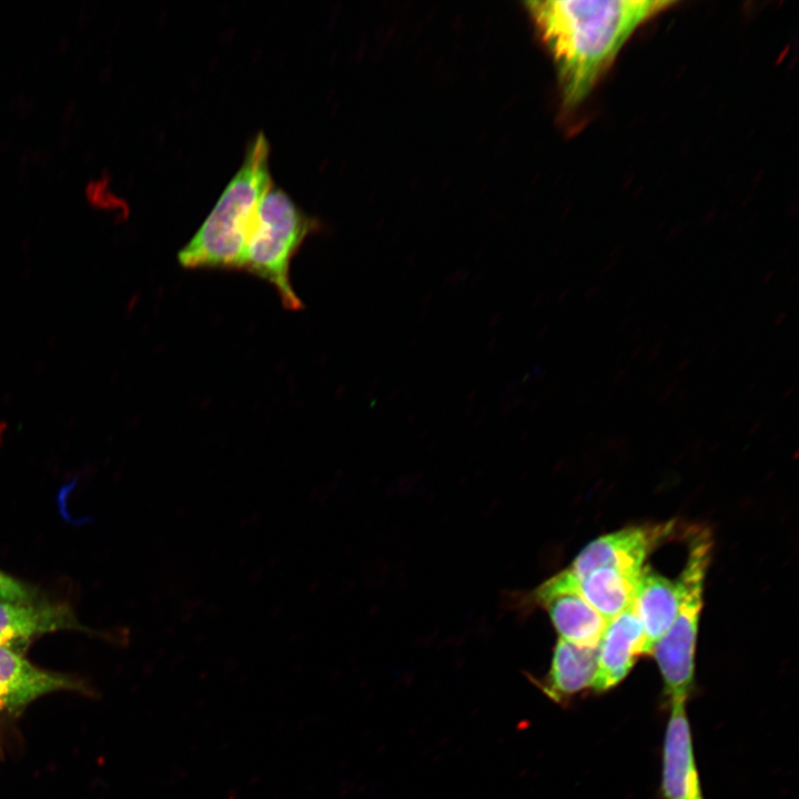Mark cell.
<instances>
[{"mask_svg": "<svg viewBox=\"0 0 799 799\" xmlns=\"http://www.w3.org/2000/svg\"><path fill=\"white\" fill-rule=\"evenodd\" d=\"M676 4L668 0H550L525 3L557 74L562 105L578 108L631 34Z\"/></svg>", "mask_w": 799, "mask_h": 799, "instance_id": "obj_1", "label": "cell"}, {"mask_svg": "<svg viewBox=\"0 0 799 799\" xmlns=\"http://www.w3.org/2000/svg\"><path fill=\"white\" fill-rule=\"evenodd\" d=\"M269 154V142L260 132L250 141L241 168L209 216L179 252L183 267L242 270L259 204L273 184Z\"/></svg>", "mask_w": 799, "mask_h": 799, "instance_id": "obj_2", "label": "cell"}, {"mask_svg": "<svg viewBox=\"0 0 799 799\" xmlns=\"http://www.w3.org/2000/svg\"><path fill=\"white\" fill-rule=\"evenodd\" d=\"M314 229L315 222L282 189L273 184L269 188L257 208L242 270L272 284L287 310L302 309L291 284L290 265Z\"/></svg>", "mask_w": 799, "mask_h": 799, "instance_id": "obj_3", "label": "cell"}, {"mask_svg": "<svg viewBox=\"0 0 799 799\" xmlns=\"http://www.w3.org/2000/svg\"><path fill=\"white\" fill-rule=\"evenodd\" d=\"M712 542L707 529L695 532L688 543L684 568L676 580L678 608L668 631L655 645V657L670 700H686L694 684L695 649L702 608L704 581Z\"/></svg>", "mask_w": 799, "mask_h": 799, "instance_id": "obj_4", "label": "cell"}, {"mask_svg": "<svg viewBox=\"0 0 799 799\" xmlns=\"http://www.w3.org/2000/svg\"><path fill=\"white\" fill-rule=\"evenodd\" d=\"M669 526H630L589 543L564 570L574 579L600 567L640 573L649 550Z\"/></svg>", "mask_w": 799, "mask_h": 799, "instance_id": "obj_5", "label": "cell"}, {"mask_svg": "<svg viewBox=\"0 0 799 799\" xmlns=\"http://www.w3.org/2000/svg\"><path fill=\"white\" fill-rule=\"evenodd\" d=\"M520 606L543 607L559 637L579 647L597 648L608 624L575 590L540 591L533 589L520 596Z\"/></svg>", "mask_w": 799, "mask_h": 799, "instance_id": "obj_6", "label": "cell"}, {"mask_svg": "<svg viewBox=\"0 0 799 799\" xmlns=\"http://www.w3.org/2000/svg\"><path fill=\"white\" fill-rule=\"evenodd\" d=\"M640 573L600 567L574 579L564 569L537 587L542 591L575 590L607 620L633 604Z\"/></svg>", "mask_w": 799, "mask_h": 799, "instance_id": "obj_7", "label": "cell"}, {"mask_svg": "<svg viewBox=\"0 0 799 799\" xmlns=\"http://www.w3.org/2000/svg\"><path fill=\"white\" fill-rule=\"evenodd\" d=\"M81 629L70 606L34 600L0 601V647L19 653L33 639L57 630Z\"/></svg>", "mask_w": 799, "mask_h": 799, "instance_id": "obj_8", "label": "cell"}, {"mask_svg": "<svg viewBox=\"0 0 799 799\" xmlns=\"http://www.w3.org/2000/svg\"><path fill=\"white\" fill-rule=\"evenodd\" d=\"M644 633L630 606L610 619L598 645L596 672L591 688L606 691L620 682L641 655Z\"/></svg>", "mask_w": 799, "mask_h": 799, "instance_id": "obj_9", "label": "cell"}, {"mask_svg": "<svg viewBox=\"0 0 799 799\" xmlns=\"http://www.w3.org/2000/svg\"><path fill=\"white\" fill-rule=\"evenodd\" d=\"M685 701L671 700L664 746L665 799H702Z\"/></svg>", "mask_w": 799, "mask_h": 799, "instance_id": "obj_10", "label": "cell"}, {"mask_svg": "<svg viewBox=\"0 0 799 799\" xmlns=\"http://www.w3.org/2000/svg\"><path fill=\"white\" fill-rule=\"evenodd\" d=\"M74 686L69 677L40 669L20 653L0 647V712H17L48 692Z\"/></svg>", "mask_w": 799, "mask_h": 799, "instance_id": "obj_11", "label": "cell"}, {"mask_svg": "<svg viewBox=\"0 0 799 799\" xmlns=\"http://www.w3.org/2000/svg\"><path fill=\"white\" fill-rule=\"evenodd\" d=\"M631 607L644 633L641 655H651L655 645L670 628L678 608L676 581L644 566Z\"/></svg>", "mask_w": 799, "mask_h": 799, "instance_id": "obj_12", "label": "cell"}, {"mask_svg": "<svg viewBox=\"0 0 799 799\" xmlns=\"http://www.w3.org/2000/svg\"><path fill=\"white\" fill-rule=\"evenodd\" d=\"M597 648L579 647L558 638L553 653L550 669L540 689L557 702L591 686L597 666Z\"/></svg>", "mask_w": 799, "mask_h": 799, "instance_id": "obj_13", "label": "cell"}, {"mask_svg": "<svg viewBox=\"0 0 799 799\" xmlns=\"http://www.w3.org/2000/svg\"><path fill=\"white\" fill-rule=\"evenodd\" d=\"M38 599L32 587L0 570V601L28 603Z\"/></svg>", "mask_w": 799, "mask_h": 799, "instance_id": "obj_14", "label": "cell"}, {"mask_svg": "<svg viewBox=\"0 0 799 799\" xmlns=\"http://www.w3.org/2000/svg\"><path fill=\"white\" fill-rule=\"evenodd\" d=\"M659 350H660V343H657L656 345H654L653 350L650 351V355L648 357V363L651 364L657 358Z\"/></svg>", "mask_w": 799, "mask_h": 799, "instance_id": "obj_15", "label": "cell"}, {"mask_svg": "<svg viewBox=\"0 0 799 799\" xmlns=\"http://www.w3.org/2000/svg\"><path fill=\"white\" fill-rule=\"evenodd\" d=\"M677 384H678V383H677V381H676L675 383H671V384L669 385L668 390H667V391L665 392V394L661 396V400H663V401H666L667 398L670 397V395H671V393L674 392V390L676 388Z\"/></svg>", "mask_w": 799, "mask_h": 799, "instance_id": "obj_16", "label": "cell"}, {"mask_svg": "<svg viewBox=\"0 0 799 799\" xmlns=\"http://www.w3.org/2000/svg\"><path fill=\"white\" fill-rule=\"evenodd\" d=\"M628 370H629V367L626 366V367H624L623 370H620L619 372H617V374L614 376L613 381H614L615 383L618 382L620 378H623V377L626 375V373L628 372Z\"/></svg>", "mask_w": 799, "mask_h": 799, "instance_id": "obj_17", "label": "cell"}, {"mask_svg": "<svg viewBox=\"0 0 799 799\" xmlns=\"http://www.w3.org/2000/svg\"><path fill=\"white\" fill-rule=\"evenodd\" d=\"M785 318H786V313L785 312L779 313L775 320V324L780 325Z\"/></svg>", "mask_w": 799, "mask_h": 799, "instance_id": "obj_18", "label": "cell"}, {"mask_svg": "<svg viewBox=\"0 0 799 799\" xmlns=\"http://www.w3.org/2000/svg\"><path fill=\"white\" fill-rule=\"evenodd\" d=\"M689 362H690L689 358L684 360L682 362H680V364L678 365L677 370H678L679 372L682 371V370H685V368L688 366Z\"/></svg>", "mask_w": 799, "mask_h": 799, "instance_id": "obj_19", "label": "cell"}, {"mask_svg": "<svg viewBox=\"0 0 799 799\" xmlns=\"http://www.w3.org/2000/svg\"><path fill=\"white\" fill-rule=\"evenodd\" d=\"M692 341H694L692 337H687V338L681 343V345H680L681 348L688 347L689 344L692 343Z\"/></svg>", "mask_w": 799, "mask_h": 799, "instance_id": "obj_20", "label": "cell"}, {"mask_svg": "<svg viewBox=\"0 0 799 799\" xmlns=\"http://www.w3.org/2000/svg\"><path fill=\"white\" fill-rule=\"evenodd\" d=\"M792 393H793V387H790V388L786 390L785 394L781 395V398L787 400L789 397V395H791Z\"/></svg>", "mask_w": 799, "mask_h": 799, "instance_id": "obj_21", "label": "cell"}, {"mask_svg": "<svg viewBox=\"0 0 799 799\" xmlns=\"http://www.w3.org/2000/svg\"><path fill=\"white\" fill-rule=\"evenodd\" d=\"M772 274H773V272L768 273L766 276H763L762 283L767 284L772 279V276H773Z\"/></svg>", "mask_w": 799, "mask_h": 799, "instance_id": "obj_22", "label": "cell"}, {"mask_svg": "<svg viewBox=\"0 0 799 799\" xmlns=\"http://www.w3.org/2000/svg\"><path fill=\"white\" fill-rule=\"evenodd\" d=\"M641 350H643L641 346H640V347H637V348L635 350V352L633 353V357H636L638 354H640Z\"/></svg>", "mask_w": 799, "mask_h": 799, "instance_id": "obj_23", "label": "cell"}, {"mask_svg": "<svg viewBox=\"0 0 799 799\" xmlns=\"http://www.w3.org/2000/svg\"><path fill=\"white\" fill-rule=\"evenodd\" d=\"M719 350V345H715L714 348L709 352L710 355H714Z\"/></svg>", "mask_w": 799, "mask_h": 799, "instance_id": "obj_24", "label": "cell"}, {"mask_svg": "<svg viewBox=\"0 0 799 799\" xmlns=\"http://www.w3.org/2000/svg\"><path fill=\"white\" fill-rule=\"evenodd\" d=\"M728 304L727 300L722 302V304L718 307L719 310H724V307Z\"/></svg>", "mask_w": 799, "mask_h": 799, "instance_id": "obj_25", "label": "cell"}, {"mask_svg": "<svg viewBox=\"0 0 799 799\" xmlns=\"http://www.w3.org/2000/svg\"><path fill=\"white\" fill-rule=\"evenodd\" d=\"M626 323H627V320H626V318H625V320H623V322L620 323V325L618 326V328H620V327H621V328H623V327H625Z\"/></svg>", "mask_w": 799, "mask_h": 799, "instance_id": "obj_26", "label": "cell"}, {"mask_svg": "<svg viewBox=\"0 0 799 799\" xmlns=\"http://www.w3.org/2000/svg\"><path fill=\"white\" fill-rule=\"evenodd\" d=\"M754 387L756 388V384H755V383L751 384V386L747 390V391H748L747 394H749L750 392H752V388H754Z\"/></svg>", "mask_w": 799, "mask_h": 799, "instance_id": "obj_27", "label": "cell"}]
</instances>
